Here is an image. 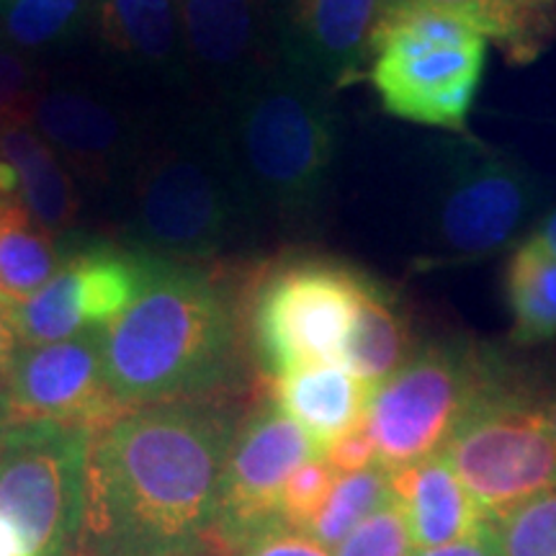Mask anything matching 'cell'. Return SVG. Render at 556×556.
<instances>
[{"label": "cell", "instance_id": "obj_33", "mask_svg": "<svg viewBox=\"0 0 556 556\" xmlns=\"http://www.w3.org/2000/svg\"><path fill=\"white\" fill-rule=\"evenodd\" d=\"M325 464L336 471V475H353V471L371 469L379 464L377 446H374L371 435L366 433L364 422L358 428L348 430L345 435L336 438L328 448L323 451Z\"/></svg>", "mask_w": 556, "mask_h": 556}, {"label": "cell", "instance_id": "obj_12", "mask_svg": "<svg viewBox=\"0 0 556 556\" xmlns=\"http://www.w3.org/2000/svg\"><path fill=\"white\" fill-rule=\"evenodd\" d=\"M103 328L47 345H24L5 387L3 413L16 422L99 430L122 413L103 371Z\"/></svg>", "mask_w": 556, "mask_h": 556}, {"label": "cell", "instance_id": "obj_22", "mask_svg": "<svg viewBox=\"0 0 556 556\" xmlns=\"http://www.w3.org/2000/svg\"><path fill=\"white\" fill-rule=\"evenodd\" d=\"M505 302L513 343L541 345L556 340V258L528 235L505 268Z\"/></svg>", "mask_w": 556, "mask_h": 556}, {"label": "cell", "instance_id": "obj_16", "mask_svg": "<svg viewBox=\"0 0 556 556\" xmlns=\"http://www.w3.org/2000/svg\"><path fill=\"white\" fill-rule=\"evenodd\" d=\"M387 479L417 552L469 539L486 520L443 454L387 469Z\"/></svg>", "mask_w": 556, "mask_h": 556}, {"label": "cell", "instance_id": "obj_9", "mask_svg": "<svg viewBox=\"0 0 556 556\" xmlns=\"http://www.w3.org/2000/svg\"><path fill=\"white\" fill-rule=\"evenodd\" d=\"M93 430L16 422L0 448V516L31 556H78Z\"/></svg>", "mask_w": 556, "mask_h": 556}, {"label": "cell", "instance_id": "obj_11", "mask_svg": "<svg viewBox=\"0 0 556 556\" xmlns=\"http://www.w3.org/2000/svg\"><path fill=\"white\" fill-rule=\"evenodd\" d=\"M323 456L315 441L276 405L261 397L248 407L222 477L214 548L232 556L278 523V497L302 464Z\"/></svg>", "mask_w": 556, "mask_h": 556}, {"label": "cell", "instance_id": "obj_37", "mask_svg": "<svg viewBox=\"0 0 556 556\" xmlns=\"http://www.w3.org/2000/svg\"><path fill=\"white\" fill-rule=\"evenodd\" d=\"M531 238L536 240L548 255H554V258H556V206L539 219V225L531 232Z\"/></svg>", "mask_w": 556, "mask_h": 556}, {"label": "cell", "instance_id": "obj_34", "mask_svg": "<svg viewBox=\"0 0 556 556\" xmlns=\"http://www.w3.org/2000/svg\"><path fill=\"white\" fill-rule=\"evenodd\" d=\"M21 348L24 345H21L16 323H13V302L0 296V407H3L5 387H9Z\"/></svg>", "mask_w": 556, "mask_h": 556}, {"label": "cell", "instance_id": "obj_17", "mask_svg": "<svg viewBox=\"0 0 556 556\" xmlns=\"http://www.w3.org/2000/svg\"><path fill=\"white\" fill-rule=\"evenodd\" d=\"M368 389L338 364L302 366L276 377L274 400L323 454L332 441L364 422Z\"/></svg>", "mask_w": 556, "mask_h": 556}, {"label": "cell", "instance_id": "obj_25", "mask_svg": "<svg viewBox=\"0 0 556 556\" xmlns=\"http://www.w3.org/2000/svg\"><path fill=\"white\" fill-rule=\"evenodd\" d=\"M96 0H0V41L18 52L58 50L78 39Z\"/></svg>", "mask_w": 556, "mask_h": 556}, {"label": "cell", "instance_id": "obj_6", "mask_svg": "<svg viewBox=\"0 0 556 556\" xmlns=\"http://www.w3.org/2000/svg\"><path fill=\"white\" fill-rule=\"evenodd\" d=\"M443 456L486 520H497L556 486V438L546 389L503 361L451 435Z\"/></svg>", "mask_w": 556, "mask_h": 556}, {"label": "cell", "instance_id": "obj_20", "mask_svg": "<svg viewBox=\"0 0 556 556\" xmlns=\"http://www.w3.org/2000/svg\"><path fill=\"white\" fill-rule=\"evenodd\" d=\"M0 157L18 173V201L41 229L54 235L70 232L78 222L80 197L73 173L37 135L29 116L0 124Z\"/></svg>", "mask_w": 556, "mask_h": 556}, {"label": "cell", "instance_id": "obj_14", "mask_svg": "<svg viewBox=\"0 0 556 556\" xmlns=\"http://www.w3.org/2000/svg\"><path fill=\"white\" fill-rule=\"evenodd\" d=\"M186 70L225 103L278 62L268 0H176Z\"/></svg>", "mask_w": 556, "mask_h": 556}, {"label": "cell", "instance_id": "obj_35", "mask_svg": "<svg viewBox=\"0 0 556 556\" xmlns=\"http://www.w3.org/2000/svg\"><path fill=\"white\" fill-rule=\"evenodd\" d=\"M417 556H503L500 554V544L495 536V526L492 520H484L477 533L469 539L456 541V544L428 548V552H417Z\"/></svg>", "mask_w": 556, "mask_h": 556}, {"label": "cell", "instance_id": "obj_39", "mask_svg": "<svg viewBox=\"0 0 556 556\" xmlns=\"http://www.w3.org/2000/svg\"><path fill=\"white\" fill-rule=\"evenodd\" d=\"M9 428H11L9 417H5L3 407H0V448H3V441H5V433H9Z\"/></svg>", "mask_w": 556, "mask_h": 556}, {"label": "cell", "instance_id": "obj_38", "mask_svg": "<svg viewBox=\"0 0 556 556\" xmlns=\"http://www.w3.org/2000/svg\"><path fill=\"white\" fill-rule=\"evenodd\" d=\"M546 413L548 422H552V433L556 438V384L552 389H546Z\"/></svg>", "mask_w": 556, "mask_h": 556}, {"label": "cell", "instance_id": "obj_2", "mask_svg": "<svg viewBox=\"0 0 556 556\" xmlns=\"http://www.w3.org/2000/svg\"><path fill=\"white\" fill-rule=\"evenodd\" d=\"M101 338L109 392L124 409L245 392L240 307L204 263L148 255L142 289Z\"/></svg>", "mask_w": 556, "mask_h": 556}, {"label": "cell", "instance_id": "obj_1", "mask_svg": "<svg viewBox=\"0 0 556 556\" xmlns=\"http://www.w3.org/2000/svg\"><path fill=\"white\" fill-rule=\"evenodd\" d=\"M242 394L127 407L90 435L78 556H217Z\"/></svg>", "mask_w": 556, "mask_h": 556}, {"label": "cell", "instance_id": "obj_13", "mask_svg": "<svg viewBox=\"0 0 556 556\" xmlns=\"http://www.w3.org/2000/svg\"><path fill=\"white\" fill-rule=\"evenodd\" d=\"M278 62L330 93L366 73L387 0H268Z\"/></svg>", "mask_w": 556, "mask_h": 556}, {"label": "cell", "instance_id": "obj_31", "mask_svg": "<svg viewBox=\"0 0 556 556\" xmlns=\"http://www.w3.org/2000/svg\"><path fill=\"white\" fill-rule=\"evenodd\" d=\"M39 93V75L24 52L0 41V124L29 116Z\"/></svg>", "mask_w": 556, "mask_h": 556}, {"label": "cell", "instance_id": "obj_15", "mask_svg": "<svg viewBox=\"0 0 556 556\" xmlns=\"http://www.w3.org/2000/svg\"><path fill=\"white\" fill-rule=\"evenodd\" d=\"M29 122L75 178L96 186L119 176L142 148L122 111L65 83L39 88Z\"/></svg>", "mask_w": 556, "mask_h": 556}, {"label": "cell", "instance_id": "obj_10", "mask_svg": "<svg viewBox=\"0 0 556 556\" xmlns=\"http://www.w3.org/2000/svg\"><path fill=\"white\" fill-rule=\"evenodd\" d=\"M539 204V180L523 163L479 142L456 144L435 191L430 263L456 266L503 253Z\"/></svg>", "mask_w": 556, "mask_h": 556}, {"label": "cell", "instance_id": "obj_30", "mask_svg": "<svg viewBox=\"0 0 556 556\" xmlns=\"http://www.w3.org/2000/svg\"><path fill=\"white\" fill-rule=\"evenodd\" d=\"M332 556H417L400 507L389 500L340 544Z\"/></svg>", "mask_w": 556, "mask_h": 556}, {"label": "cell", "instance_id": "obj_27", "mask_svg": "<svg viewBox=\"0 0 556 556\" xmlns=\"http://www.w3.org/2000/svg\"><path fill=\"white\" fill-rule=\"evenodd\" d=\"M389 500L392 495H389L387 469L379 464L371 469L353 471V475H340L325 505L319 507L315 520L304 533L315 539L317 544L336 552L366 518H371Z\"/></svg>", "mask_w": 556, "mask_h": 556}, {"label": "cell", "instance_id": "obj_4", "mask_svg": "<svg viewBox=\"0 0 556 556\" xmlns=\"http://www.w3.org/2000/svg\"><path fill=\"white\" fill-rule=\"evenodd\" d=\"M219 106L229 160L258 217L309 219L338 157L330 90L276 62Z\"/></svg>", "mask_w": 556, "mask_h": 556}, {"label": "cell", "instance_id": "obj_40", "mask_svg": "<svg viewBox=\"0 0 556 556\" xmlns=\"http://www.w3.org/2000/svg\"><path fill=\"white\" fill-rule=\"evenodd\" d=\"M13 204V201H0V217H3V212Z\"/></svg>", "mask_w": 556, "mask_h": 556}, {"label": "cell", "instance_id": "obj_5", "mask_svg": "<svg viewBox=\"0 0 556 556\" xmlns=\"http://www.w3.org/2000/svg\"><path fill=\"white\" fill-rule=\"evenodd\" d=\"M486 45L475 24L451 13L389 11L374 34L366 73L387 114L467 135Z\"/></svg>", "mask_w": 556, "mask_h": 556}, {"label": "cell", "instance_id": "obj_21", "mask_svg": "<svg viewBox=\"0 0 556 556\" xmlns=\"http://www.w3.org/2000/svg\"><path fill=\"white\" fill-rule=\"evenodd\" d=\"M428 9L475 24L490 41H497L513 62H528L539 54L552 26L541 0H387L384 13Z\"/></svg>", "mask_w": 556, "mask_h": 556}, {"label": "cell", "instance_id": "obj_3", "mask_svg": "<svg viewBox=\"0 0 556 556\" xmlns=\"http://www.w3.org/2000/svg\"><path fill=\"white\" fill-rule=\"evenodd\" d=\"M258 219L229 160L219 116L189 122L139 148L124 225L139 253L214 261L245 242Z\"/></svg>", "mask_w": 556, "mask_h": 556}, {"label": "cell", "instance_id": "obj_36", "mask_svg": "<svg viewBox=\"0 0 556 556\" xmlns=\"http://www.w3.org/2000/svg\"><path fill=\"white\" fill-rule=\"evenodd\" d=\"M0 556H31L24 536L3 516H0Z\"/></svg>", "mask_w": 556, "mask_h": 556}, {"label": "cell", "instance_id": "obj_26", "mask_svg": "<svg viewBox=\"0 0 556 556\" xmlns=\"http://www.w3.org/2000/svg\"><path fill=\"white\" fill-rule=\"evenodd\" d=\"M13 323H16L21 345L60 343L88 330L70 255L45 287L21 302H13Z\"/></svg>", "mask_w": 556, "mask_h": 556}, {"label": "cell", "instance_id": "obj_19", "mask_svg": "<svg viewBox=\"0 0 556 556\" xmlns=\"http://www.w3.org/2000/svg\"><path fill=\"white\" fill-rule=\"evenodd\" d=\"M93 18L103 45L131 65L168 80H186L176 0H96Z\"/></svg>", "mask_w": 556, "mask_h": 556}, {"label": "cell", "instance_id": "obj_28", "mask_svg": "<svg viewBox=\"0 0 556 556\" xmlns=\"http://www.w3.org/2000/svg\"><path fill=\"white\" fill-rule=\"evenodd\" d=\"M503 556H556V486L492 520Z\"/></svg>", "mask_w": 556, "mask_h": 556}, {"label": "cell", "instance_id": "obj_32", "mask_svg": "<svg viewBox=\"0 0 556 556\" xmlns=\"http://www.w3.org/2000/svg\"><path fill=\"white\" fill-rule=\"evenodd\" d=\"M232 556H332V552L317 544L304 531H294V528L276 523L255 539H250Z\"/></svg>", "mask_w": 556, "mask_h": 556}, {"label": "cell", "instance_id": "obj_23", "mask_svg": "<svg viewBox=\"0 0 556 556\" xmlns=\"http://www.w3.org/2000/svg\"><path fill=\"white\" fill-rule=\"evenodd\" d=\"M80 291L83 319L90 328H106L135 302L148 278V253L90 245L70 255Z\"/></svg>", "mask_w": 556, "mask_h": 556}, {"label": "cell", "instance_id": "obj_7", "mask_svg": "<svg viewBox=\"0 0 556 556\" xmlns=\"http://www.w3.org/2000/svg\"><path fill=\"white\" fill-rule=\"evenodd\" d=\"M503 358L469 338L422 343L417 353L371 389L364 428L379 467L394 469L443 454L451 435L490 384Z\"/></svg>", "mask_w": 556, "mask_h": 556}, {"label": "cell", "instance_id": "obj_18", "mask_svg": "<svg viewBox=\"0 0 556 556\" xmlns=\"http://www.w3.org/2000/svg\"><path fill=\"white\" fill-rule=\"evenodd\" d=\"M417 348L420 343L405 302L381 281L364 276L340 366L374 389L397 374L415 356Z\"/></svg>", "mask_w": 556, "mask_h": 556}, {"label": "cell", "instance_id": "obj_29", "mask_svg": "<svg viewBox=\"0 0 556 556\" xmlns=\"http://www.w3.org/2000/svg\"><path fill=\"white\" fill-rule=\"evenodd\" d=\"M336 479L338 475L325 464L323 456L302 464L287 479L281 497H278V523L294 528V531H307L319 507L328 500Z\"/></svg>", "mask_w": 556, "mask_h": 556}, {"label": "cell", "instance_id": "obj_24", "mask_svg": "<svg viewBox=\"0 0 556 556\" xmlns=\"http://www.w3.org/2000/svg\"><path fill=\"white\" fill-rule=\"evenodd\" d=\"M67 255L58 238L41 229L21 201L0 217V296L21 302L58 274Z\"/></svg>", "mask_w": 556, "mask_h": 556}, {"label": "cell", "instance_id": "obj_8", "mask_svg": "<svg viewBox=\"0 0 556 556\" xmlns=\"http://www.w3.org/2000/svg\"><path fill=\"white\" fill-rule=\"evenodd\" d=\"M364 276L319 255L287 258L258 274L250 338L263 371L276 379L302 366H340Z\"/></svg>", "mask_w": 556, "mask_h": 556}]
</instances>
